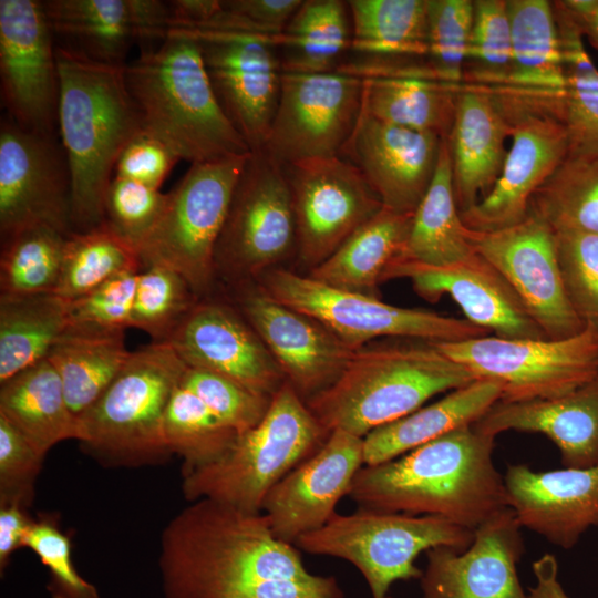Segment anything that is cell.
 <instances>
[{
  "mask_svg": "<svg viewBox=\"0 0 598 598\" xmlns=\"http://www.w3.org/2000/svg\"><path fill=\"white\" fill-rule=\"evenodd\" d=\"M159 544L165 598H344L333 576L306 569L261 513L197 499L166 524Z\"/></svg>",
  "mask_w": 598,
  "mask_h": 598,
  "instance_id": "obj_1",
  "label": "cell"
},
{
  "mask_svg": "<svg viewBox=\"0 0 598 598\" xmlns=\"http://www.w3.org/2000/svg\"><path fill=\"white\" fill-rule=\"evenodd\" d=\"M495 437L455 429L391 461L362 466L349 497L361 508L434 515L475 529L508 507Z\"/></svg>",
  "mask_w": 598,
  "mask_h": 598,
  "instance_id": "obj_2",
  "label": "cell"
},
{
  "mask_svg": "<svg viewBox=\"0 0 598 598\" xmlns=\"http://www.w3.org/2000/svg\"><path fill=\"white\" fill-rule=\"evenodd\" d=\"M58 130L72 192L74 233L104 223L107 188L117 158L142 131L124 68L91 61L55 44Z\"/></svg>",
  "mask_w": 598,
  "mask_h": 598,
  "instance_id": "obj_3",
  "label": "cell"
},
{
  "mask_svg": "<svg viewBox=\"0 0 598 598\" xmlns=\"http://www.w3.org/2000/svg\"><path fill=\"white\" fill-rule=\"evenodd\" d=\"M124 75L142 131L181 159L194 164L251 153L219 104L200 49L186 31L171 29L161 42L143 48Z\"/></svg>",
  "mask_w": 598,
  "mask_h": 598,
  "instance_id": "obj_4",
  "label": "cell"
},
{
  "mask_svg": "<svg viewBox=\"0 0 598 598\" xmlns=\"http://www.w3.org/2000/svg\"><path fill=\"white\" fill-rule=\"evenodd\" d=\"M474 380L432 342L364 346L355 350L341 377L306 404L329 432L364 437L432 396Z\"/></svg>",
  "mask_w": 598,
  "mask_h": 598,
  "instance_id": "obj_5",
  "label": "cell"
},
{
  "mask_svg": "<svg viewBox=\"0 0 598 598\" xmlns=\"http://www.w3.org/2000/svg\"><path fill=\"white\" fill-rule=\"evenodd\" d=\"M186 368L167 342L132 351L99 400L79 416L83 451L105 467L136 468L171 458L164 417Z\"/></svg>",
  "mask_w": 598,
  "mask_h": 598,
  "instance_id": "obj_6",
  "label": "cell"
},
{
  "mask_svg": "<svg viewBox=\"0 0 598 598\" xmlns=\"http://www.w3.org/2000/svg\"><path fill=\"white\" fill-rule=\"evenodd\" d=\"M326 430L286 382L262 421L237 436L217 461L182 475L185 499H212L246 513H261L269 491L326 442Z\"/></svg>",
  "mask_w": 598,
  "mask_h": 598,
  "instance_id": "obj_7",
  "label": "cell"
},
{
  "mask_svg": "<svg viewBox=\"0 0 598 598\" xmlns=\"http://www.w3.org/2000/svg\"><path fill=\"white\" fill-rule=\"evenodd\" d=\"M473 538V529L444 517L359 507L347 515L336 513L295 546L311 555L349 561L364 577L372 598H392L395 581L421 578L423 570L415 560L422 551L439 546L464 550Z\"/></svg>",
  "mask_w": 598,
  "mask_h": 598,
  "instance_id": "obj_8",
  "label": "cell"
},
{
  "mask_svg": "<svg viewBox=\"0 0 598 598\" xmlns=\"http://www.w3.org/2000/svg\"><path fill=\"white\" fill-rule=\"evenodd\" d=\"M249 155L192 164L167 193L158 221L138 248L142 266L175 270L197 298L208 291L216 274V246Z\"/></svg>",
  "mask_w": 598,
  "mask_h": 598,
  "instance_id": "obj_9",
  "label": "cell"
},
{
  "mask_svg": "<svg viewBox=\"0 0 598 598\" xmlns=\"http://www.w3.org/2000/svg\"><path fill=\"white\" fill-rule=\"evenodd\" d=\"M258 278L264 292L318 320L352 350L380 337L455 342L488 333L467 319L389 305L283 268H271Z\"/></svg>",
  "mask_w": 598,
  "mask_h": 598,
  "instance_id": "obj_10",
  "label": "cell"
},
{
  "mask_svg": "<svg viewBox=\"0 0 598 598\" xmlns=\"http://www.w3.org/2000/svg\"><path fill=\"white\" fill-rule=\"evenodd\" d=\"M432 343L475 379L498 383L504 402L565 395L598 378V331L591 327L564 339L483 336Z\"/></svg>",
  "mask_w": 598,
  "mask_h": 598,
  "instance_id": "obj_11",
  "label": "cell"
},
{
  "mask_svg": "<svg viewBox=\"0 0 598 598\" xmlns=\"http://www.w3.org/2000/svg\"><path fill=\"white\" fill-rule=\"evenodd\" d=\"M297 249L291 188L283 167L254 151L236 184L215 250V269L258 277Z\"/></svg>",
  "mask_w": 598,
  "mask_h": 598,
  "instance_id": "obj_12",
  "label": "cell"
},
{
  "mask_svg": "<svg viewBox=\"0 0 598 598\" xmlns=\"http://www.w3.org/2000/svg\"><path fill=\"white\" fill-rule=\"evenodd\" d=\"M362 95L363 80L346 72H282L262 151L281 166L341 156L358 123Z\"/></svg>",
  "mask_w": 598,
  "mask_h": 598,
  "instance_id": "obj_13",
  "label": "cell"
},
{
  "mask_svg": "<svg viewBox=\"0 0 598 598\" xmlns=\"http://www.w3.org/2000/svg\"><path fill=\"white\" fill-rule=\"evenodd\" d=\"M282 167L293 199L296 250L310 270L383 208L359 168L342 156Z\"/></svg>",
  "mask_w": 598,
  "mask_h": 598,
  "instance_id": "obj_14",
  "label": "cell"
},
{
  "mask_svg": "<svg viewBox=\"0 0 598 598\" xmlns=\"http://www.w3.org/2000/svg\"><path fill=\"white\" fill-rule=\"evenodd\" d=\"M197 42L214 92L251 152L264 148L280 96L278 35L185 30Z\"/></svg>",
  "mask_w": 598,
  "mask_h": 598,
  "instance_id": "obj_15",
  "label": "cell"
},
{
  "mask_svg": "<svg viewBox=\"0 0 598 598\" xmlns=\"http://www.w3.org/2000/svg\"><path fill=\"white\" fill-rule=\"evenodd\" d=\"M61 147L54 136L23 130L8 117L1 121V240L37 226L74 233L71 178Z\"/></svg>",
  "mask_w": 598,
  "mask_h": 598,
  "instance_id": "obj_16",
  "label": "cell"
},
{
  "mask_svg": "<svg viewBox=\"0 0 598 598\" xmlns=\"http://www.w3.org/2000/svg\"><path fill=\"white\" fill-rule=\"evenodd\" d=\"M0 79L8 118L23 130L54 136L55 40L42 1L0 0Z\"/></svg>",
  "mask_w": 598,
  "mask_h": 598,
  "instance_id": "obj_17",
  "label": "cell"
},
{
  "mask_svg": "<svg viewBox=\"0 0 598 598\" xmlns=\"http://www.w3.org/2000/svg\"><path fill=\"white\" fill-rule=\"evenodd\" d=\"M470 239L475 251L512 286L548 339L568 338L586 328L563 286L555 231L542 218L529 213L522 223L505 229H470Z\"/></svg>",
  "mask_w": 598,
  "mask_h": 598,
  "instance_id": "obj_18",
  "label": "cell"
},
{
  "mask_svg": "<svg viewBox=\"0 0 598 598\" xmlns=\"http://www.w3.org/2000/svg\"><path fill=\"white\" fill-rule=\"evenodd\" d=\"M494 99L511 124L512 144L492 189L474 206L460 213L464 225L480 233L522 223L529 214L535 192L569 151L566 128L557 118Z\"/></svg>",
  "mask_w": 598,
  "mask_h": 598,
  "instance_id": "obj_19",
  "label": "cell"
},
{
  "mask_svg": "<svg viewBox=\"0 0 598 598\" xmlns=\"http://www.w3.org/2000/svg\"><path fill=\"white\" fill-rule=\"evenodd\" d=\"M522 528L508 506L474 529L466 549H429L421 598H528L517 574L525 551Z\"/></svg>",
  "mask_w": 598,
  "mask_h": 598,
  "instance_id": "obj_20",
  "label": "cell"
},
{
  "mask_svg": "<svg viewBox=\"0 0 598 598\" xmlns=\"http://www.w3.org/2000/svg\"><path fill=\"white\" fill-rule=\"evenodd\" d=\"M363 437L341 430L330 432L324 444L297 465L266 495L261 514L272 534L295 545L303 535L321 528L349 495L363 466Z\"/></svg>",
  "mask_w": 598,
  "mask_h": 598,
  "instance_id": "obj_21",
  "label": "cell"
},
{
  "mask_svg": "<svg viewBox=\"0 0 598 598\" xmlns=\"http://www.w3.org/2000/svg\"><path fill=\"white\" fill-rule=\"evenodd\" d=\"M239 305L287 383L305 402L331 386L355 352L318 320L280 303L260 288L243 291Z\"/></svg>",
  "mask_w": 598,
  "mask_h": 598,
  "instance_id": "obj_22",
  "label": "cell"
},
{
  "mask_svg": "<svg viewBox=\"0 0 598 598\" xmlns=\"http://www.w3.org/2000/svg\"><path fill=\"white\" fill-rule=\"evenodd\" d=\"M405 278L430 302L450 296L472 323L507 339H548L506 279L481 255L446 266L396 259L383 281Z\"/></svg>",
  "mask_w": 598,
  "mask_h": 598,
  "instance_id": "obj_23",
  "label": "cell"
},
{
  "mask_svg": "<svg viewBox=\"0 0 598 598\" xmlns=\"http://www.w3.org/2000/svg\"><path fill=\"white\" fill-rule=\"evenodd\" d=\"M187 367L272 398L287 382L261 339L230 307L197 301L166 341Z\"/></svg>",
  "mask_w": 598,
  "mask_h": 598,
  "instance_id": "obj_24",
  "label": "cell"
},
{
  "mask_svg": "<svg viewBox=\"0 0 598 598\" xmlns=\"http://www.w3.org/2000/svg\"><path fill=\"white\" fill-rule=\"evenodd\" d=\"M55 44L91 61L125 66L135 44L161 42L171 29L168 2L157 0L42 1Z\"/></svg>",
  "mask_w": 598,
  "mask_h": 598,
  "instance_id": "obj_25",
  "label": "cell"
},
{
  "mask_svg": "<svg viewBox=\"0 0 598 598\" xmlns=\"http://www.w3.org/2000/svg\"><path fill=\"white\" fill-rule=\"evenodd\" d=\"M443 140L381 122L361 110L341 156L359 168L383 208L413 214L434 177Z\"/></svg>",
  "mask_w": 598,
  "mask_h": 598,
  "instance_id": "obj_26",
  "label": "cell"
},
{
  "mask_svg": "<svg viewBox=\"0 0 598 598\" xmlns=\"http://www.w3.org/2000/svg\"><path fill=\"white\" fill-rule=\"evenodd\" d=\"M508 506L520 526L563 549L598 526V464L535 472L509 465L504 474Z\"/></svg>",
  "mask_w": 598,
  "mask_h": 598,
  "instance_id": "obj_27",
  "label": "cell"
},
{
  "mask_svg": "<svg viewBox=\"0 0 598 598\" xmlns=\"http://www.w3.org/2000/svg\"><path fill=\"white\" fill-rule=\"evenodd\" d=\"M344 71L363 80L362 111L370 116L447 137L462 86L437 80L425 62L374 58L347 63Z\"/></svg>",
  "mask_w": 598,
  "mask_h": 598,
  "instance_id": "obj_28",
  "label": "cell"
},
{
  "mask_svg": "<svg viewBox=\"0 0 598 598\" xmlns=\"http://www.w3.org/2000/svg\"><path fill=\"white\" fill-rule=\"evenodd\" d=\"M474 427L496 437L506 431L540 433L559 450L561 464H598V378L565 395L522 402L497 401Z\"/></svg>",
  "mask_w": 598,
  "mask_h": 598,
  "instance_id": "obj_29",
  "label": "cell"
},
{
  "mask_svg": "<svg viewBox=\"0 0 598 598\" xmlns=\"http://www.w3.org/2000/svg\"><path fill=\"white\" fill-rule=\"evenodd\" d=\"M511 124L488 90L463 85L446 137L460 213L482 199L497 181Z\"/></svg>",
  "mask_w": 598,
  "mask_h": 598,
  "instance_id": "obj_30",
  "label": "cell"
},
{
  "mask_svg": "<svg viewBox=\"0 0 598 598\" xmlns=\"http://www.w3.org/2000/svg\"><path fill=\"white\" fill-rule=\"evenodd\" d=\"M513 66L505 86L487 89L554 111L565 89L560 38L553 1L507 0Z\"/></svg>",
  "mask_w": 598,
  "mask_h": 598,
  "instance_id": "obj_31",
  "label": "cell"
},
{
  "mask_svg": "<svg viewBox=\"0 0 598 598\" xmlns=\"http://www.w3.org/2000/svg\"><path fill=\"white\" fill-rule=\"evenodd\" d=\"M501 394L498 383L476 379L430 405L374 429L363 437V464L391 461L455 429L476 423L501 400Z\"/></svg>",
  "mask_w": 598,
  "mask_h": 598,
  "instance_id": "obj_32",
  "label": "cell"
},
{
  "mask_svg": "<svg viewBox=\"0 0 598 598\" xmlns=\"http://www.w3.org/2000/svg\"><path fill=\"white\" fill-rule=\"evenodd\" d=\"M0 416L44 456L63 441L82 440L79 417L47 358L0 383Z\"/></svg>",
  "mask_w": 598,
  "mask_h": 598,
  "instance_id": "obj_33",
  "label": "cell"
},
{
  "mask_svg": "<svg viewBox=\"0 0 598 598\" xmlns=\"http://www.w3.org/2000/svg\"><path fill=\"white\" fill-rule=\"evenodd\" d=\"M412 216L382 208L309 276L333 288L379 298L386 269L403 254Z\"/></svg>",
  "mask_w": 598,
  "mask_h": 598,
  "instance_id": "obj_34",
  "label": "cell"
},
{
  "mask_svg": "<svg viewBox=\"0 0 598 598\" xmlns=\"http://www.w3.org/2000/svg\"><path fill=\"white\" fill-rule=\"evenodd\" d=\"M476 251L456 204L446 138L442 141L434 177L412 216L399 259L431 266L462 261Z\"/></svg>",
  "mask_w": 598,
  "mask_h": 598,
  "instance_id": "obj_35",
  "label": "cell"
},
{
  "mask_svg": "<svg viewBox=\"0 0 598 598\" xmlns=\"http://www.w3.org/2000/svg\"><path fill=\"white\" fill-rule=\"evenodd\" d=\"M132 351L124 331H87L66 328L47 359L62 383L70 410L79 417L112 383Z\"/></svg>",
  "mask_w": 598,
  "mask_h": 598,
  "instance_id": "obj_36",
  "label": "cell"
},
{
  "mask_svg": "<svg viewBox=\"0 0 598 598\" xmlns=\"http://www.w3.org/2000/svg\"><path fill=\"white\" fill-rule=\"evenodd\" d=\"M66 307L55 293L0 295V383L48 357L68 328Z\"/></svg>",
  "mask_w": 598,
  "mask_h": 598,
  "instance_id": "obj_37",
  "label": "cell"
},
{
  "mask_svg": "<svg viewBox=\"0 0 598 598\" xmlns=\"http://www.w3.org/2000/svg\"><path fill=\"white\" fill-rule=\"evenodd\" d=\"M553 4L565 72L564 93L553 116L566 128L568 152L598 154V68L561 0Z\"/></svg>",
  "mask_w": 598,
  "mask_h": 598,
  "instance_id": "obj_38",
  "label": "cell"
},
{
  "mask_svg": "<svg viewBox=\"0 0 598 598\" xmlns=\"http://www.w3.org/2000/svg\"><path fill=\"white\" fill-rule=\"evenodd\" d=\"M351 19L347 1L302 0L282 33L283 72L324 73L337 70L338 60L351 48Z\"/></svg>",
  "mask_w": 598,
  "mask_h": 598,
  "instance_id": "obj_39",
  "label": "cell"
},
{
  "mask_svg": "<svg viewBox=\"0 0 598 598\" xmlns=\"http://www.w3.org/2000/svg\"><path fill=\"white\" fill-rule=\"evenodd\" d=\"M347 3L354 51L388 59L426 56V0H351Z\"/></svg>",
  "mask_w": 598,
  "mask_h": 598,
  "instance_id": "obj_40",
  "label": "cell"
},
{
  "mask_svg": "<svg viewBox=\"0 0 598 598\" xmlns=\"http://www.w3.org/2000/svg\"><path fill=\"white\" fill-rule=\"evenodd\" d=\"M529 213L554 231L598 233V154L568 152L535 192Z\"/></svg>",
  "mask_w": 598,
  "mask_h": 598,
  "instance_id": "obj_41",
  "label": "cell"
},
{
  "mask_svg": "<svg viewBox=\"0 0 598 598\" xmlns=\"http://www.w3.org/2000/svg\"><path fill=\"white\" fill-rule=\"evenodd\" d=\"M141 268L135 248L104 221L66 238L54 293L64 300H73L121 272Z\"/></svg>",
  "mask_w": 598,
  "mask_h": 598,
  "instance_id": "obj_42",
  "label": "cell"
},
{
  "mask_svg": "<svg viewBox=\"0 0 598 598\" xmlns=\"http://www.w3.org/2000/svg\"><path fill=\"white\" fill-rule=\"evenodd\" d=\"M69 236L51 227L37 226L2 239L0 295L54 293Z\"/></svg>",
  "mask_w": 598,
  "mask_h": 598,
  "instance_id": "obj_43",
  "label": "cell"
},
{
  "mask_svg": "<svg viewBox=\"0 0 598 598\" xmlns=\"http://www.w3.org/2000/svg\"><path fill=\"white\" fill-rule=\"evenodd\" d=\"M164 433L172 454L183 460L182 475L220 458L238 436L182 383L167 404Z\"/></svg>",
  "mask_w": 598,
  "mask_h": 598,
  "instance_id": "obj_44",
  "label": "cell"
},
{
  "mask_svg": "<svg viewBox=\"0 0 598 598\" xmlns=\"http://www.w3.org/2000/svg\"><path fill=\"white\" fill-rule=\"evenodd\" d=\"M513 44L507 0H474L463 85L497 89L508 82Z\"/></svg>",
  "mask_w": 598,
  "mask_h": 598,
  "instance_id": "obj_45",
  "label": "cell"
},
{
  "mask_svg": "<svg viewBox=\"0 0 598 598\" xmlns=\"http://www.w3.org/2000/svg\"><path fill=\"white\" fill-rule=\"evenodd\" d=\"M198 298L175 270L158 264L142 266L136 281L131 327L153 342H166Z\"/></svg>",
  "mask_w": 598,
  "mask_h": 598,
  "instance_id": "obj_46",
  "label": "cell"
},
{
  "mask_svg": "<svg viewBox=\"0 0 598 598\" xmlns=\"http://www.w3.org/2000/svg\"><path fill=\"white\" fill-rule=\"evenodd\" d=\"M426 64L434 76L463 86V70L474 18L472 0H426Z\"/></svg>",
  "mask_w": 598,
  "mask_h": 598,
  "instance_id": "obj_47",
  "label": "cell"
},
{
  "mask_svg": "<svg viewBox=\"0 0 598 598\" xmlns=\"http://www.w3.org/2000/svg\"><path fill=\"white\" fill-rule=\"evenodd\" d=\"M555 247L571 308L585 327L598 331V233L555 231Z\"/></svg>",
  "mask_w": 598,
  "mask_h": 598,
  "instance_id": "obj_48",
  "label": "cell"
},
{
  "mask_svg": "<svg viewBox=\"0 0 598 598\" xmlns=\"http://www.w3.org/2000/svg\"><path fill=\"white\" fill-rule=\"evenodd\" d=\"M181 383L238 435L262 421L272 399L220 374L197 368L187 367Z\"/></svg>",
  "mask_w": 598,
  "mask_h": 598,
  "instance_id": "obj_49",
  "label": "cell"
},
{
  "mask_svg": "<svg viewBox=\"0 0 598 598\" xmlns=\"http://www.w3.org/2000/svg\"><path fill=\"white\" fill-rule=\"evenodd\" d=\"M140 270L121 272L87 293L66 300L68 328L103 332L131 328Z\"/></svg>",
  "mask_w": 598,
  "mask_h": 598,
  "instance_id": "obj_50",
  "label": "cell"
},
{
  "mask_svg": "<svg viewBox=\"0 0 598 598\" xmlns=\"http://www.w3.org/2000/svg\"><path fill=\"white\" fill-rule=\"evenodd\" d=\"M166 202L167 193L114 176L105 196L104 221L138 251L158 221Z\"/></svg>",
  "mask_w": 598,
  "mask_h": 598,
  "instance_id": "obj_51",
  "label": "cell"
},
{
  "mask_svg": "<svg viewBox=\"0 0 598 598\" xmlns=\"http://www.w3.org/2000/svg\"><path fill=\"white\" fill-rule=\"evenodd\" d=\"M23 547L32 550L48 569L47 590L51 598H101L96 587L75 569L71 542L50 517L33 520Z\"/></svg>",
  "mask_w": 598,
  "mask_h": 598,
  "instance_id": "obj_52",
  "label": "cell"
},
{
  "mask_svg": "<svg viewBox=\"0 0 598 598\" xmlns=\"http://www.w3.org/2000/svg\"><path fill=\"white\" fill-rule=\"evenodd\" d=\"M44 455L3 416H0V505L28 508Z\"/></svg>",
  "mask_w": 598,
  "mask_h": 598,
  "instance_id": "obj_53",
  "label": "cell"
},
{
  "mask_svg": "<svg viewBox=\"0 0 598 598\" xmlns=\"http://www.w3.org/2000/svg\"><path fill=\"white\" fill-rule=\"evenodd\" d=\"M179 159L162 141L141 131L120 154L114 176L159 189Z\"/></svg>",
  "mask_w": 598,
  "mask_h": 598,
  "instance_id": "obj_54",
  "label": "cell"
},
{
  "mask_svg": "<svg viewBox=\"0 0 598 598\" xmlns=\"http://www.w3.org/2000/svg\"><path fill=\"white\" fill-rule=\"evenodd\" d=\"M225 9L248 20L259 33L277 37L287 27L302 0H221Z\"/></svg>",
  "mask_w": 598,
  "mask_h": 598,
  "instance_id": "obj_55",
  "label": "cell"
},
{
  "mask_svg": "<svg viewBox=\"0 0 598 598\" xmlns=\"http://www.w3.org/2000/svg\"><path fill=\"white\" fill-rule=\"evenodd\" d=\"M33 519L27 508L19 505H0V574L3 576L11 556L23 547L25 534Z\"/></svg>",
  "mask_w": 598,
  "mask_h": 598,
  "instance_id": "obj_56",
  "label": "cell"
},
{
  "mask_svg": "<svg viewBox=\"0 0 598 598\" xmlns=\"http://www.w3.org/2000/svg\"><path fill=\"white\" fill-rule=\"evenodd\" d=\"M536 584L528 588V598H569L558 579V563L553 554H544L532 565Z\"/></svg>",
  "mask_w": 598,
  "mask_h": 598,
  "instance_id": "obj_57",
  "label": "cell"
},
{
  "mask_svg": "<svg viewBox=\"0 0 598 598\" xmlns=\"http://www.w3.org/2000/svg\"><path fill=\"white\" fill-rule=\"evenodd\" d=\"M585 42L598 51V0H561Z\"/></svg>",
  "mask_w": 598,
  "mask_h": 598,
  "instance_id": "obj_58",
  "label": "cell"
}]
</instances>
